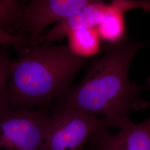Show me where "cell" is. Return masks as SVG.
<instances>
[{
	"instance_id": "cell-1",
	"label": "cell",
	"mask_w": 150,
	"mask_h": 150,
	"mask_svg": "<svg viewBox=\"0 0 150 150\" xmlns=\"http://www.w3.org/2000/svg\"><path fill=\"white\" fill-rule=\"evenodd\" d=\"M146 45L129 39L112 45L88 65L84 79L56 100L54 107L83 110L102 117L110 128L126 127L131 122V112L150 107V102L140 96L150 86L140 85L129 78L132 59Z\"/></svg>"
},
{
	"instance_id": "cell-2",
	"label": "cell",
	"mask_w": 150,
	"mask_h": 150,
	"mask_svg": "<svg viewBox=\"0 0 150 150\" xmlns=\"http://www.w3.org/2000/svg\"><path fill=\"white\" fill-rule=\"evenodd\" d=\"M87 61L73 54L68 45L32 46L11 60L7 87L9 107L12 110L32 109L64 96Z\"/></svg>"
},
{
	"instance_id": "cell-3",
	"label": "cell",
	"mask_w": 150,
	"mask_h": 150,
	"mask_svg": "<svg viewBox=\"0 0 150 150\" xmlns=\"http://www.w3.org/2000/svg\"><path fill=\"white\" fill-rule=\"evenodd\" d=\"M110 129L102 117L79 109L54 107L42 150H83L87 142Z\"/></svg>"
},
{
	"instance_id": "cell-4",
	"label": "cell",
	"mask_w": 150,
	"mask_h": 150,
	"mask_svg": "<svg viewBox=\"0 0 150 150\" xmlns=\"http://www.w3.org/2000/svg\"><path fill=\"white\" fill-rule=\"evenodd\" d=\"M49 121L40 110H10L0 117V150H42Z\"/></svg>"
},
{
	"instance_id": "cell-5",
	"label": "cell",
	"mask_w": 150,
	"mask_h": 150,
	"mask_svg": "<svg viewBox=\"0 0 150 150\" xmlns=\"http://www.w3.org/2000/svg\"><path fill=\"white\" fill-rule=\"evenodd\" d=\"M91 0H31L22 12L18 34L29 36L30 47L48 25L74 15Z\"/></svg>"
},
{
	"instance_id": "cell-6",
	"label": "cell",
	"mask_w": 150,
	"mask_h": 150,
	"mask_svg": "<svg viewBox=\"0 0 150 150\" xmlns=\"http://www.w3.org/2000/svg\"><path fill=\"white\" fill-rule=\"evenodd\" d=\"M117 11L127 12L123 0H115L107 4L101 1L91 0L80 11L56 23L51 30L41 35L33 45H50L76 30L97 27L108 14Z\"/></svg>"
},
{
	"instance_id": "cell-7",
	"label": "cell",
	"mask_w": 150,
	"mask_h": 150,
	"mask_svg": "<svg viewBox=\"0 0 150 150\" xmlns=\"http://www.w3.org/2000/svg\"><path fill=\"white\" fill-rule=\"evenodd\" d=\"M93 139L100 150H150V116L141 123L131 121L116 134L107 131Z\"/></svg>"
},
{
	"instance_id": "cell-8",
	"label": "cell",
	"mask_w": 150,
	"mask_h": 150,
	"mask_svg": "<svg viewBox=\"0 0 150 150\" xmlns=\"http://www.w3.org/2000/svg\"><path fill=\"white\" fill-rule=\"evenodd\" d=\"M67 37L70 51L79 57L88 59L100 51L101 39L97 27L80 29Z\"/></svg>"
},
{
	"instance_id": "cell-9",
	"label": "cell",
	"mask_w": 150,
	"mask_h": 150,
	"mask_svg": "<svg viewBox=\"0 0 150 150\" xmlns=\"http://www.w3.org/2000/svg\"><path fill=\"white\" fill-rule=\"evenodd\" d=\"M101 39L112 45L123 41L126 33L124 13L115 11L108 14L97 27Z\"/></svg>"
},
{
	"instance_id": "cell-10",
	"label": "cell",
	"mask_w": 150,
	"mask_h": 150,
	"mask_svg": "<svg viewBox=\"0 0 150 150\" xmlns=\"http://www.w3.org/2000/svg\"><path fill=\"white\" fill-rule=\"evenodd\" d=\"M25 6L18 1L0 0V30L10 35L18 34Z\"/></svg>"
},
{
	"instance_id": "cell-11",
	"label": "cell",
	"mask_w": 150,
	"mask_h": 150,
	"mask_svg": "<svg viewBox=\"0 0 150 150\" xmlns=\"http://www.w3.org/2000/svg\"><path fill=\"white\" fill-rule=\"evenodd\" d=\"M10 47L8 45H2L0 49V117L11 110L7 101L11 61L9 57Z\"/></svg>"
},
{
	"instance_id": "cell-12",
	"label": "cell",
	"mask_w": 150,
	"mask_h": 150,
	"mask_svg": "<svg viewBox=\"0 0 150 150\" xmlns=\"http://www.w3.org/2000/svg\"><path fill=\"white\" fill-rule=\"evenodd\" d=\"M0 44L2 46H12L17 51L22 54L30 47L31 38L23 35H8L0 30Z\"/></svg>"
},
{
	"instance_id": "cell-13",
	"label": "cell",
	"mask_w": 150,
	"mask_h": 150,
	"mask_svg": "<svg viewBox=\"0 0 150 150\" xmlns=\"http://www.w3.org/2000/svg\"><path fill=\"white\" fill-rule=\"evenodd\" d=\"M83 150H100L98 145L96 144V142L93 140L92 139L90 142V146L86 149Z\"/></svg>"
}]
</instances>
